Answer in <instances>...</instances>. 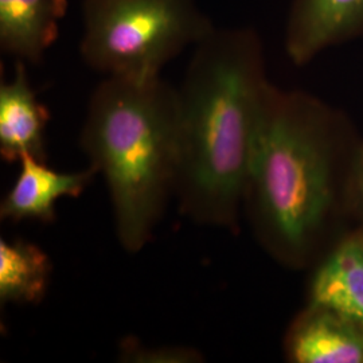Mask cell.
<instances>
[{
    "mask_svg": "<svg viewBox=\"0 0 363 363\" xmlns=\"http://www.w3.org/2000/svg\"><path fill=\"white\" fill-rule=\"evenodd\" d=\"M269 84L264 43L250 27H216L193 48L177 88L179 164L174 198L187 220L237 228Z\"/></svg>",
    "mask_w": 363,
    "mask_h": 363,
    "instance_id": "obj_1",
    "label": "cell"
},
{
    "mask_svg": "<svg viewBox=\"0 0 363 363\" xmlns=\"http://www.w3.org/2000/svg\"><path fill=\"white\" fill-rule=\"evenodd\" d=\"M343 120L319 99L272 84L264 94L244 205L261 245L284 265L306 264L335 199Z\"/></svg>",
    "mask_w": 363,
    "mask_h": 363,
    "instance_id": "obj_2",
    "label": "cell"
},
{
    "mask_svg": "<svg viewBox=\"0 0 363 363\" xmlns=\"http://www.w3.org/2000/svg\"><path fill=\"white\" fill-rule=\"evenodd\" d=\"M79 144L101 174L124 250L143 249L175 196L178 91L162 76L104 77L91 91Z\"/></svg>",
    "mask_w": 363,
    "mask_h": 363,
    "instance_id": "obj_3",
    "label": "cell"
},
{
    "mask_svg": "<svg viewBox=\"0 0 363 363\" xmlns=\"http://www.w3.org/2000/svg\"><path fill=\"white\" fill-rule=\"evenodd\" d=\"M79 55L104 77H159L216 28L198 0H82Z\"/></svg>",
    "mask_w": 363,
    "mask_h": 363,
    "instance_id": "obj_4",
    "label": "cell"
},
{
    "mask_svg": "<svg viewBox=\"0 0 363 363\" xmlns=\"http://www.w3.org/2000/svg\"><path fill=\"white\" fill-rule=\"evenodd\" d=\"M363 38V0H291L284 28L286 55L296 66L328 49Z\"/></svg>",
    "mask_w": 363,
    "mask_h": 363,
    "instance_id": "obj_5",
    "label": "cell"
},
{
    "mask_svg": "<svg viewBox=\"0 0 363 363\" xmlns=\"http://www.w3.org/2000/svg\"><path fill=\"white\" fill-rule=\"evenodd\" d=\"M18 164V178L0 203L3 220L50 223L55 220L57 202L62 198H78L97 175L91 166L77 172L57 171L33 155L22 156Z\"/></svg>",
    "mask_w": 363,
    "mask_h": 363,
    "instance_id": "obj_6",
    "label": "cell"
},
{
    "mask_svg": "<svg viewBox=\"0 0 363 363\" xmlns=\"http://www.w3.org/2000/svg\"><path fill=\"white\" fill-rule=\"evenodd\" d=\"M49 109L42 104L28 78L27 64L15 61L13 77L0 85V156L18 163L23 155L48 162L46 130Z\"/></svg>",
    "mask_w": 363,
    "mask_h": 363,
    "instance_id": "obj_7",
    "label": "cell"
},
{
    "mask_svg": "<svg viewBox=\"0 0 363 363\" xmlns=\"http://www.w3.org/2000/svg\"><path fill=\"white\" fill-rule=\"evenodd\" d=\"M286 351L296 363H363V327L308 306L291 325Z\"/></svg>",
    "mask_w": 363,
    "mask_h": 363,
    "instance_id": "obj_8",
    "label": "cell"
},
{
    "mask_svg": "<svg viewBox=\"0 0 363 363\" xmlns=\"http://www.w3.org/2000/svg\"><path fill=\"white\" fill-rule=\"evenodd\" d=\"M69 0H0V49L37 65L60 35Z\"/></svg>",
    "mask_w": 363,
    "mask_h": 363,
    "instance_id": "obj_9",
    "label": "cell"
},
{
    "mask_svg": "<svg viewBox=\"0 0 363 363\" xmlns=\"http://www.w3.org/2000/svg\"><path fill=\"white\" fill-rule=\"evenodd\" d=\"M308 306L363 327V234L340 242L313 274Z\"/></svg>",
    "mask_w": 363,
    "mask_h": 363,
    "instance_id": "obj_10",
    "label": "cell"
},
{
    "mask_svg": "<svg viewBox=\"0 0 363 363\" xmlns=\"http://www.w3.org/2000/svg\"><path fill=\"white\" fill-rule=\"evenodd\" d=\"M52 261L35 244L25 240L0 241V301L39 304L48 294Z\"/></svg>",
    "mask_w": 363,
    "mask_h": 363,
    "instance_id": "obj_11",
    "label": "cell"
},
{
    "mask_svg": "<svg viewBox=\"0 0 363 363\" xmlns=\"http://www.w3.org/2000/svg\"><path fill=\"white\" fill-rule=\"evenodd\" d=\"M124 362L136 363H196L202 362V354L191 347L182 346H142L135 340H125L120 349Z\"/></svg>",
    "mask_w": 363,
    "mask_h": 363,
    "instance_id": "obj_12",
    "label": "cell"
},
{
    "mask_svg": "<svg viewBox=\"0 0 363 363\" xmlns=\"http://www.w3.org/2000/svg\"><path fill=\"white\" fill-rule=\"evenodd\" d=\"M354 194L358 208H361L363 214V144L359 148L354 169Z\"/></svg>",
    "mask_w": 363,
    "mask_h": 363,
    "instance_id": "obj_13",
    "label": "cell"
}]
</instances>
